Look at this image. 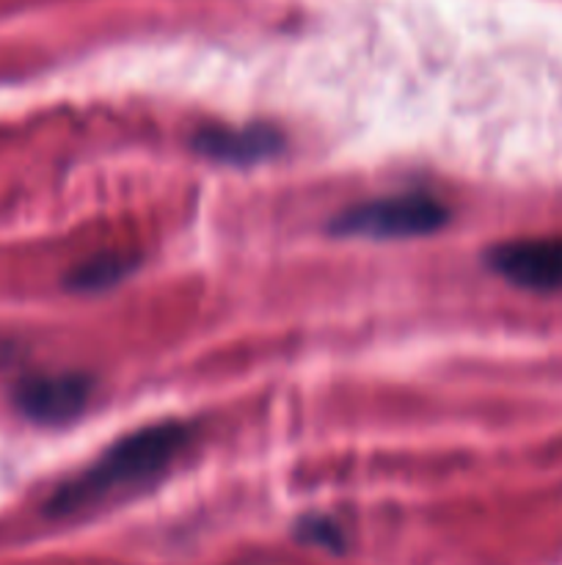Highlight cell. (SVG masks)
<instances>
[{"mask_svg":"<svg viewBox=\"0 0 562 565\" xmlns=\"http://www.w3.org/2000/svg\"><path fill=\"white\" fill-rule=\"evenodd\" d=\"M191 439V425L174 423V419L147 425V428L121 436L91 467L55 489V494L47 500V513L75 516V513L99 508L114 497L147 489L149 483L169 472L171 463L185 452Z\"/></svg>","mask_w":562,"mask_h":565,"instance_id":"obj_1","label":"cell"},{"mask_svg":"<svg viewBox=\"0 0 562 565\" xmlns=\"http://www.w3.org/2000/svg\"><path fill=\"white\" fill-rule=\"evenodd\" d=\"M450 221V210L428 193H400V196L369 199L342 210L331 221V232L339 237H369V241H397V237H424L439 232Z\"/></svg>","mask_w":562,"mask_h":565,"instance_id":"obj_2","label":"cell"},{"mask_svg":"<svg viewBox=\"0 0 562 565\" xmlns=\"http://www.w3.org/2000/svg\"><path fill=\"white\" fill-rule=\"evenodd\" d=\"M485 263L496 276L521 290H562V235L499 243L485 254Z\"/></svg>","mask_w":562,"mask_h":565,"instance_id":"obj_3","label":"cell"},{"mask_svg":"<svg viewBox=\"0 0 562 565\" xmlns=\"http://www.w3.org/2000/svg\"><path fill=\"white\" fill-rule=\"evenodd\" d=\"M94 384L83 373L28 375L14 386V406L39 425H66L86 412Z\"/></svg>","mask_w":562,"mask_h":565,"instance_id":"obj_4","label":"cell"},{"mask_svg":"<svg viewBox=\"0 0 562 565\" xmlns=\"http://www.w3.org/2000/svg\"><path fill=\"white\" fill-rule=\"evenodd\" d=\"M284 147V138L275 127L264 125H242V127H207L196 132L193 149L198 154L218 163L229 166H251L262 160L275 158Z\"/></svg>","mask_w":562,"mask_h":565,"instance_id":"obj_5","label":"cell"},{"mask_svg":"<svg viewBox=\"0 0 562 565\" xmlns=\"http://www.w3.org/2000/svg\"><path fill=\"white\" fill-rule=\"evenodd\" d=\"M136 257L125 252H102L94 254V257L83 259L66 276V287L75 292H99L108 290V287L119 285L125 276H130V270L136 268Z\"/></svg>","mask_w":562,"mask_h":565,"instance_id":"obj_6","label":"cell"},{"mask_svg":"<svg viewBox=\"0 0 562 565\" xmlns=\"http://www.w3.org/2000/svg\"><path fill=\"white\" fill-rule=\"evenodd\" d=\"M298 539L303 544H312L320 546V550H328V552H342L345 546V533H342L339 524L328 516H306L298 522Z\"/></svg>","mask_w":562,"mask_h":565,"instance_id":"obj_7","label":"cell"},{"mask_svg":"<svg viewBox=\"0 0 562 565\" xmlns=\"http://www.w3.org/2000/svg\"><path fill=\"white\" fill-rule=\"evenodd\" d=\"M6 359H9V351H6V345H0V364H3Z\"/></svg>","mask_w":562,"mask_h":565,"instance_id":"obj_8","label":"cell"}]
</instances>
